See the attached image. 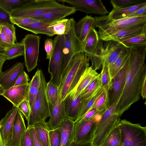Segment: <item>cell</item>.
<instances>
[{"instance_id":"obj_46","label":"cell","mask_w":146,"mask_h":146,"mask_svg":"<svg viewBox=\"0 0 146 146\" xmlns=\"http://www.w3.org/2000/svg\"><path fill=\"white\" fill-rule=\"evenodd\" d=\"M54 41L51 38H47L44 41V49L46 53V59L50 60L53 50Z\"/></svg>"},{"instance_id":"obj_43","label":"cell","mask_w":146,"mask_h":146,"mask_svg":"<svg viewBox=\"0 0 146 146\" xmlns=\"http://www.w3.org/2000/svg\"><path fill=\"white\" fill-rule=\"evenodd\" d=\"M14 25L8 22L2 23L1 29L3 31L10 41L13 44L17 41L15 27Z\"/></svg>"},{"instance_id":"obj_36","label":"cell","mask_w":146,"mask_h":146,"mask_svg":"<svg viewBox=\"0 0 146 146\" xmlns=\"http://www.w3.org/2000/svg\"><path fill=\"white\" fill-rule=\"evenodd\" d=\"M46 93L50 110L55 105L57 100L58 86L53 84L50 81L47 84Z\"/></svg>"},{"instance_id":"obj_54","label":"cell","mask_w":146,"mask_h":146,"mask_svg":"<svg viewBox=\"0 0 146 146\" xmlns=\"http://www.w3.org/2000/svg\"><path fill=\"white\" fill-rule=\"evenodd\" d=\"M10 17L9 14L0 7V22L2 23L5 22L11 23L10 19Z\"/></svg>"},{"instance_id":"obj_44","label":"cell","mask_w":146,"mask_h":146,"mask_svg":"<svg viewBox=\"0 0 146 146\" xmlns=\"http://www.w3.org/2000/svg\"><path fill=\"white\" fill-rule=\"evenodd\" d=\"M61 133L58 127L49 131L50 146H59L60 143Z\"/></svg>"},{"instance_id":"obj_12","label":"cell","mask_w":146,"mask_h":146,"mask_svg":"<svg viewBox=\"0 0 146 146\" xmlns=\"http://www.w3.org/2000/svg\"><path fill=\"white\" fill-rule=\"evenodd\" d=\"M76 23L72 18L71 27L68 33L64 35L63 50L64 60L62 72L73 57L78 53L83 51L81 42L75 32L74 27Z\"/></svg>"},{"instance_id":"obj_60","label":"cell","mask_w":146,"mask_h":146,"mask_svg":"<svg viewBox=\"0 0 146 146\" xmlns=\"http://www.w3.org/2000/svg\"><path fill=\"white\" fill-rule=\"evenodd\" d=\"M0 146H4L0 134Z\"/></svg>"},{"instance_id":"obj_53","label":"cell","mask_w":146,"mask_h":146,"mask_svg":"<svg viewBox=\"0 0 146 146\" xmlns=\"http://www.w3.org/2000/svg\"><path fill=\"white\" fill-rule=\"evenodd\" d=\"M140 94L143 98L144 99L146 97V72L143 76L140 86Z\"/></svg>"},{"instance_id":"obj_2","label":"cell","mask_w":146,"mask_h":146,"mask_svg":"<svg viewBox=\"0 0 146 146\" xmlns=\"http://www.w3.org/2000/svg\"><path fill=\"white\" fill-rule=\"evenodd\" d=\"M89 55L84 51L75 55L71 59L61 75L58 90L61 94V102L75 88L81 76L89 66Z\"/></svg>"},{"instance_id":"obj_51","label":"cell","mask_w":146,"mask_h":146,"mask_svg":"<svg viewBox=\"0 0 146 146\" xmlns=\"http://www.w3.org/2000/svg\"><path fill=\"white\" fill-rule=\"evenodd\" d=\"M29 129L31 136L33 146H42L33 126L28 128Z\"/></svg>"},{"instance_id":"obj_56","label":"cell","mask_w":146,"mask_h":146,"mask_svg":"<svg viewBox=\"0 0 146 146\" xmlns=\"http://www.w3.org/2000/svg\"><path fill=\"white\" fill-rule=\"evenodd\" d=\"M68 146H94L93 142L78 143L73 140Z\"/></svg>"},{"instance_id":"obj_17","label":"cell","mask_w":146,"mask_h":146,"mask_svg":"<svg viewBox=\"0 0 146 146\" xmlns=\"http://www.w3.org/2000/svg\"><path fill=\"white\" fill-rule=\"evenodd\" d=\"M29 83L27 85L13 86L5 90L2 95L13 104L18 107L24 100H29Z\"/></svg>"},{"instance_id":"obj_52","label":"cell","mask_w":146,"mask_h":146,"mask_svg":"<svg viewBox=\"0 0 146 146\" xmlns=\"http://www.w3.org/2000/svg\"><path fill=\"white\" fill-rule=\"evenodd\" d=\"M146 15V5L137 10L127 17H133Z\"/></svg>"},{"instance_id":"obj_47","label":"cell","mask_w":146,"mask_h":146,"mask_svg":"<svg viewBox=\"0 0 146 146\" xmlns=\"http://www.w3.org/2000/svg\"><path fill=\"white\" fill-rule=\"evenodd\" d=\"M18 108L27 121L31 111L29 101L26 100H24L19 105Z\"/></svg>"},{"instance_id":"obj_22","label":"cell","mask_w":146,"mask_h":146,"mask_svg":"<svg viewBox=\"0 0 146 146\" xmlns=\"http://www.w3.org/2000/svg\"><path fill=\"white\" fill-rule=\"evenodd\" d=\"M146 32V23H145L117 32L103 40L117 41L121 38L137 35Z\"/></svg>"},{"instance_id":"obj_25","label":"cell","mask_w":146,"mask_h":146,"mask_svg":"<svg viewBox=\"0 0 146 146\" xmlns=\"http://www.w3.org/2000/svg\"><path fill=\"white\" fill-rule=\"evenodd\" d=\"M98 33L95 29L91 28L84 40L81 42L83 51L89 56L92 55L99 41Z\"/></svg>"},{"instance_id":"obj_38","label":"cell","mask_w":146,"mask_h":146,"mask_svg":"<svg viewBox=\"0 0 146 146\" xmlns=\"http://www.w3.org/2000/svg\"><path fill=\"white\" fill-rule=\"evenodd\" d=\"M24 48L21 42H16L5 49L4 55L7 60H10L19 56H24Z\"/></svg>"},{"instance_id":"obj_30","label":"cell","mask_w":146,"mask_h":146,"mask_svg":"<svg viewBox=\"0 0 146 146\" xmlns=\"http://www.w3.org/2000/svg\"><path fill=\"white\" fill-rule=\"evenodd\" d=\"M50 24L43 23L38 21L32 23L24 25H18V27L36 34H42L50 36L54 35L48 29Z\"/></svg>"},{"instance_id":"obj_45","label":"cell","mask_w":146,"mask_h":146,"mask_svg":"<svg viewBox=\"0 0 146 146\" xmlns=\"http://www.w3.org/2000/svg\"><path fill=\"white\" fill-rule=\"evenodd\" d=\"M10 19L11 23L13 25H16L17 26L26 25L38 21L32 18L20 17H10Z\"/></svg>"},{"instance_id":"obj_27","label":"cell","mask_w":146,"mask_h":146,"mask_svg":"<svg viewBox=\"0 0 146 146\" xmlns=\"http://www.w3.org/2000/svg\"><path fill=\"white\" fill-rule=\"evenodd\" d=\"M42 146H50L48 127L44 119L35 123L33 125Z\"/></svg>"},{"instance_id":"obj_35","label":"cell","mask_w":146,"mask_h":146,"mask_svg":"<svg viewBox=\"0 0 146 146\" xmlns=\"http://www.w3.org/2000/svg\"><path fill=\"white\" fill-rule=\"evenodd\" d=\"M129 49L126 48L120 53L112 66L110 72L112 80L123 66L129 54Z\"/></svg>"},{"instance_id":"obj_58","label":"cell","mask_w":146,"mask_h":146,"mask_svg":"<svg viewBox=\"0 0 146 146\" xmlns=\"http://www.w3.org/2000/svg\"><path fill=\"white\" fill-rule=\"evenodd\" d=\"M5 50V49L0 45V53L4 54Z\"/></svg>"},{"instance_id":"obj_55","label":"cell","mask_w":146,"mask_h":146,"mask_svg":"<svg viewBox=\"0 0 146 146\" xmlns=\"http://www.w3.org/2000/svg\"><path fill=\"white\" fill-rule=\"evenodd\" d=\"M98 113L100 114V112L96 109H91L88 111L80 120L83 119L85 121H88Z\"/></svg>"},{"instance_id":"obj_57","label":"cell","mask_w":146,"mask_h":146,"mask_svg":"<svg viewBox=\"0 0 146 146\" xmlns=\"http://www.w3.org/2000/svg\"><path fill=\"white\" fill-rule=\"evenodd\" d=\"M7 60L3 54L0 53V74L2 72V69L3 64Z\"/></svg>"},{"instance_id":"obj_42","label":"cell","mask_w":146,"mask_h":146,"mask_svg":"<svg viewBox=\"0 0 146 146\" xmlns=\"http://www.w3.org/2000/svg\"><path fill=\"white\" fill-rule=\"evenodd\" d=\"M146 0H111L110 3L114 9L126 8L146 3Z\"/></svg>"},{"instance_id":"obj_21","label":"cell","mask_w":146,"mask_h":146,"mask_svg":"<svg viewBox=\"0 0 146 146\" xmlns=\"http://www.w3.org/2000/svg\"><path fill=\"white\" fill-rule=\"evenodd\" d=\"M95 23L94 18L88 15L76 22L74 27L75 32L81 42L84 40L91 28L95 29Z\"/></svg>"},{"instance_id":"obj_9","label":"cell","mask_w":146,"mask_h":146,"mask_svg":"<svg viewBox=\"0 0 146 146\" xmlns=\"http://www.w3.org/2000/svg\"><path fill=\"white\" fill-rule=\"evenodd\" d=\"M116 105L109 108L102 115L95 133L94 146H100L111 130L119 123L121 115L115 112Z\"/></svg>"},{"instance_id":"obj_16","label":"cell","mask_w":146,"mask_h":146,"mask_svg":"<svg viewBox=\"0 0 146 146\" xmlns=\"http://www.w3.org/2000/svg\"><path fill=\"white\" fill-rule=\"evenodd\" d=\"M18 107L13 106L0 120V134L4 146L7 144L11 134Z\"/></svg>"},{"instance_id":"obj_39","label":"cell","mask_w":146,"mask_h":146,"mask_svg":"<svg viewBox=\"0 0 146 146\" xmlns=\"http://www.w3.org/2000/svg\"><path fill=\"white\" fill-rule=\"evenodd\" d=\"M30 0H0V7L8 13L13 11L25 5Z\"/></svg>"},{"instance_id":"obj_29","label":"cell","mask_w":146,"mask_h":146,"mask_svg":"<svg viewBox=\"0 0 146 146\" xmlns=\"http://www.w3.org/2000/svg\"><path fill=\"white\" fill-rule=\"evenodd\" d=\"M122 145L121 132L119 123L111 130L104 140L100 146Z\"/></svg>"},{"instance_id":"obj_3","label":"cell","mask_w":146,"mask_h":146,"mask_svg":"<svg viewBox=\"0 0 146 146\" xmlns=\"http://www.w3.org/2000/svg\"><path fill=\"white\" fill-rule=\"evenodd\" d=\"M67 11H76L72 7L60 3L55 0H30L9 14L11 17L33 18L48 13Z\"/></svg>"},{"instance_id":"obj_26","label":"cell","mask_w":146,"mask_h":146,"mask_svg":"<svg viewBox=\"0 0 146 146\" xmlns=\"http://www.w3.org/2000/svg\"><path fill=\"white\" fill-rule=\"evenodd\" d=\"M104 90L101 87L90 96L85 99H83L78 117L74 121V122L80 120L91 109L97 99Z\"/></svg>"},{"instance_id":"obj_11","label":"cell","mask_w":146,"mask_h":146,"mask_svg":"<svg viewBox=\"0 0 146 146\" xmlns=\"http://www.w3.org/2000/svg\"><path fill=\"white\" fill-rule=\"evenodd\" d=\"M40 38V36L28 34L21 40L24 48L25 63L29 72L37 65Z\"/></svg>"},{"instance_id":"obj_49","label":"cell","mask_w":146,"mask_h":146,"mask_svg":"<svg viewBox=\"0 0 146 146\" xmlns=\"http://www.w3.org/2000/svg\"><path fill=\"white\" fill-rule=\"evenodd\" d=\"M13 44L1 29L0 31V45L5 49L12 46Z\"/></svg>"},{"instance_id":"obj_8","label":"cell","mask_w":146,"mask_h":146,"mask_svg":"<svg viewBox=\"0 0 146 146\" xmlns=\"http://www.w3.org/2000/svg\"><path fill=\"white\" fill-rule=\"evenodd\" d=\"M54 40V48L49 61L48 72L50 74V81L53 84L59 86L63 68L64 54L63 50L64 35H56Z\"/></svg>"},{"instance_id":"obj_33","label":"cell","mask_w":146,"mask_h":146,"mask_svg":"<svg viewBox=\"0 0 146 146\" xmlns=\"http://www.w3.org/2000/svg\"><path fill=\"white\" fill-rule=\"evenodd\" d=\"M146 5V2L131 7L120 9H113L107 15L112 20H118L126 18L128 15L139 8Z\"/></svg>"},{"instance_id":"obj_31","label":"cell","mask_w":146,"mask_h":146,"mask_svg":"<svg viewBox=\"0 0 146 146\" xmlns=\"http://www.w3.org/2000/svg\"><path fill=\"white\" fill-rule=\"evenodd\" d=\"M76 11L57 12L46 13L41 16L33 18L39 22L50 24L64 19L66 17L74 13Z\"/></svg>"},{"instance_id":"obj_20","label":"cell","mask_w":146,"mask_h":146,"mask_svg":"<svg viewBox=\"0 0 146 146\" xmlns=\"http://www.w3.org/2000/svg\"><path fill=\"white\" fill-rule=\"evenodd\" d=\"M99 75L91 66L88 67L81 76L75 88L69 94L74 98L77 97L90 83L98 76Z\"/></svg>"},{"instance_id":"obj_62","label":"cell","mask_w":146,"mask_h":146,"mask_svg":"<svg viewBox=\"0 0 146 146\" xmlns=\"http://www.w3.org/2000/svg\"><path fill=\"white\" fill-rule=\"evenodd\" d=\"M1 29V26H0V31Z\"/></svg>"},{"instance_id":"obj_59","label":"cell","mask_w":146,"mask_h":146,"mask_svg":"<svg viewBox=\"0 0 146 146\" xmlns=\"http://www.w3.org/2000/svg\"><path fill=\"white\" fill-rule=\"evenodd\" d=\"M5 90L0 84V96L2 95L4 92Z\"/></svg>"},{"instance_id":"obj_4","label":"cell","mask_w":146,"mask_h":146,"mask_svg":"<svg viewBox=\"0 0 146 146\" xmlns=\"http://www.w3.org/2000/svg\"><path fill=\"white\" fill-rule=\"evenodd\" d=\"M126 48L116 41L99 40L93 54L89 56L92 63L91 66L96 71L102 67L103 63H105L108 66L110 71L120 53Z\"/></svg>"},{"instance_id":"obj_15","label":"cell","mask_w":146,"mask_h":146,"mask_svg":"<svg viewBox=\"0 0 146 146\" xmlns=\"http://www.w3.org/2000/svg\"><path fill=\"white\" fill-rule=\"evenodd\" d=\"M64 100L61 102V92L58 90L57 100L54 107L50 110V118L46 122L49 131L58 128L67 117L64 110Z\"/></svg>"},{"instance_id":"obj_18","label":"cell","mask_w":146,"mask_h":146,"mask_svg":"<svg viewBox=\"0 0 146 146\" xmlns=\"http://www.w3.org/2000/svg\"><path fill=\"white\" fill-rule=\"evenodd\" d=\"M24 63L17 62L11 68L0 74V84L4 90L14 86L21 74L24 71Z\"/></svg>"},{"instance_id":"obj_40","label":"cell","mask_w":146,"mask_h":146,"mask_svg":"<svg viewBox=\"0 0 146 146\" xmlns=\"http://www.w3.org/2000/svg\"><path fill=\"white\" fill-rule=\"evenodd\" d=\"M102 69L100 74L101 86L105 90L109 91L111 88L112 80L107 65L105 63L102 64Z\"/></svg>"},{"instance_id":"obj_7","label":"cell","mask_w":146,"mask_h":146,"mask_svg":"<svg viewBox=\"0 0 146 146\" xmlns=\"http://www.w3.org/2000/svg\"><path fill=\"white\" fill-rule=\"evenodd\" d=\"M122 146H146V127L120 119Z\"/></svg>"},{"instance_id":"obj_61","label":"cell","mask_w":146,"mask_h":146,"mask_svg":"<svg viewBox=\"0 0 146 146\" xmlns=\"http://www.w3.org/2000/svg\"><path fill=\"white\" fill-rule=\"evenodd\" d=\"M2 23H1V22H0V26H1L2 24Z\"/></svg>"},{"instance_id":"obj_14","label":"cell","mask_w":146,"mask_h":146,"mask_svg":"<svg viewBox=\"0 0 146 146\" xmlns=\"http://www.w3.org/2000/svg\"><path fill=\"white\" fill-rule=\"evenodd\" d=\"M127 60L123 66L112 79V86L108 91L109 108L116 105L121 94L127 70Z\"/></svg>"},{"instance_id":"obj_50","label":"cell","mask_w":146,"mask_h":146,"mask_svg":"<svg viewBox=\"0 0 146 146\" xmlns=\"http://www.w3.org/2000/svg\"><path fill=\"white\" fill-rule=\"evenodd\" d=\"M29 76L25 71L23 72L17 78L14 86L27 85L29 84Z\"/></svg>"},{"instance_id":"obj_23","label":"cell","mask_w":146,"mask_h":146,"mask_svg":"<svg viewBox=\"0 0 146 146\" xmlns=\"http://www.w3.org/2000/svg\"><path fill=\"white\" fill-rule=\"evenodd\" d=\"M80 94L77 97L74 98L68 94L64 100V108L67 117L74 121L77 118L82 101Z\"/></svg>"},{"instance_id":"obj_32","label":"cell","mask_w":146,"mask_h":146,"mask_svg":"<svg viewBox=\"0 0 146 146\" xmlns=\"http://www.w3.org/2000/svg\"><path fill=\"white\" fill-rule=\"evenodd\" d=\"M42 70L38 69L29 82V100L30 108L32 106L39 91L41 84V72Z\"/></svg>"},{"instance_id":"obj_1","label":"cell","mask_w":146,"mask_h":146,"mask_svg":"<svg viewBox=\"0 0 146 146\" xmlns=\"http://www.w3.org/2000/svg\"><path fill=\"white\" fill-rule=\"evenodd\" d=\"M129 49L124 85L115 109V112L121 116L132 104L139 100L141 80L146 72V44Z\"/></svg>"},{"instance_id":"obj_10","label":"cell","mask_w":146,"mask_h":146,"mask_svg":"<svg viewBox=\"0 0 146 146\" xmlns=\"http://www.w3.org/2000/svg\"><path fill=\"white\" fill-rule=\"evenodd\" d=\"M102 115L98 113L88 121L81 119L75 122L73 140L80 143L93 142L96 131Z\"/></svg>"},{"instance_id":"obj_34","label":"cell","mask_w":146,"mask_h":146,"mask_svg":"<svg viewBox=\"0 0 146 146\" xmlns=\"http://www.w3.org/2000/svg\"><path fill=\"white\" fill-rule=\"evenodd\" d=\"M116 41L128 48L146 44V32L129 37L121 38Z\"/></svg>"},{"instance_id":"obj_24","label":"cell","mask_w":146,"mask_h":146,"mask_svg":"<svg viewBox=\"0 0 146 146\" xmlns=\"http://www.w3.org/2000/svg\"><path fill=\"white\" fill-rule=\"evenodd\" d=\"M74 123L73 120L67 117L60 125L58 128L60 130L61 135L59 146H68L73 140Z\"/></svg>"},{"instance_id":"obj_19","label":"cell","mask_w":146,"mask_h":146,"mask_svg":"<svg viewBox=\"0 0 146 146\" xmlns=\"http://www.w3.org/2000/svg\"><path fill=\"white\" fill-rule=\"evenodd\" d=\"M26 129L24 118L18 108L12 133L5 146H19Z\"/></svg>"},{"instance_id":"obj_48","label":"cell","mask_w":146,"mask_h":146,"mask_svg":"<svg viewBox=\"0 0 146 146\" xmlns=\"http://www.w3.org/2000/svg\"><path fill=\"white\" fill-rule=\"evenodd\" d=\"M19 146H33L31 134L29 129L26 130L21 139Z\"/></svg>"},{"instance_id":"obj_28","label":"cell","mask_w":146,"mask_h":146,"mask_svg":"<svg viewBox=\"0 0 146 146\" xmlns=\"http://www.w3.org/2000/svg\"><path fill=\"white\" fill-rule=\"evenodd\" d=\"M72 18L64 19L49 24L48 28L54 35H65L68 33L71 26Z\"/></svg>"},{"instance_id":"obj_37","label":"cell","mask_w":146,"mask_h":146,"mask_svg":"<svg viewBox=\"0 0 146 146\" xmlns=\"http://www.w3.org/2000/svg\"><path fill=\"white\" fill-rule=\"evenodd\" d=\"M109 108L108 91L105 90L97 99L90 110L96 109L103 115Z\"/></svg>"},{"instance_id":"obj_5","label":"cell","mask_w":146,"mask_h":146,"mask_svg":"<svg viewBox=\"0 0 146 146\" xmlns=\"http://www.w3.org/2000/svg\"><path fill=\"white\" fill-rule=\"evenodd\" d=\"M94 18L95 27L99 29V40H102L117 32L146 23V15L116 20L110 19L107 15L96 16Z\"/></svg>"},{"instance_id":"obj_41","label":"cell","mask_w":146,"mask_h":146,"mask_svg":"<svg viewBox=\"0 0 146 146\" xmlns=\"http://www.w3.org/2000/svg\"><path fill=\"white\" fill-rule=\"evenodd\" d=\"M100 75L90 83L82 91L80 96L82 99H85L90 96L101 87Z\"/></svg>"},{"instance_id":"obj_6","label":"cell","mask_w":146,"mask_h":146,"mask_svg":"<svg viewBox=\"0 0 146 146\" xmlns=\"http://www.w3.org/2000/svg\"><path fill=\"white\" fill-rule=\"evenodd\" d=\"M40 87L35 100L31 108L27 121V128L33 126L36 122L42 119L46 120L50 117V110L47 98L46 90L47 83L41 71Z\"/></svg>"},{"instance_id":"obj_13","label":"cell","mask_w":146,"mask_h":146,"mask_svg":"<svg viewBox=\"0 0 146 146\" xmlns=\"http://www.w3.org/2000/svg\"><path fill=\"white\" fill-rule=\"evenodd\" d=\"M58 2H64L70 5L76 11L87 14L93 13L102 16L109 13L100 0H58Z\"/></svg>"}]
</instances>
